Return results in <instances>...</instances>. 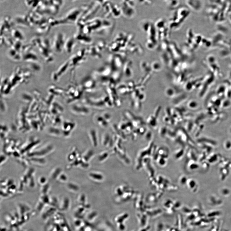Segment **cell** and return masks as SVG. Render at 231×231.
I'll return each mask as SVG.
<instances>
[{
  "label": "cell",
  "mask_w": 231,
  "mask_h": 231,
  "mask_svg": "<svg viewBox=\"0 0 231 231\" xmlns=\"http://www.w3.org/2000/svg\"><path fill=\"white\" fill-rule=\"evenodd\" d=\"M74 110L75 111V113L80 115H86L89 114L90 113L89 109L81 105H77L74 107Z\"/></svg>",
  "instance_id": "cell-1"
},
{
  "label": "cell",
  "mask_w": 231,
  "mask_h": 231,
  "mask_svg": "<svg viewBox=\"0 0 231 231\" xmlns=\"http://www.w3.org/2000/svg\"><path fill=\"white\" fill-rule=\"evenodd\" d=\"M94 120L96 122L99 126L106 127L108 126V122L103 117L102 115H96L95 117Z\"/></svg>",
  "instance_id": "cell-2"
},
{
  "label": "cell",
  "mask_w": 231,
  "mask_h": 231,
  "mask_svg": "<svg viewBox=\"0 0 231 231\" xmlns=\"http://www.w3.org/2000/svg\"><path fill=\"white\" fill-rule=\"evenodd\" d=\"M89 136L93 143L97 144V142L98 134L96 131L94 129H90L88 132Z\"/></svg>",
  "instance_id": "cell-3"
},
{
  "label": "cell",
  "mask_w": 231,
  "mask_h": 231,
  "mask_svg": "<svg viewBox=\"0 0 231 231\" xmlns=\"http://www.w3.org/2000/svg\"><path fill=\"white\" fill-rule=\"evenodd\" d=\"M104 118V119L106 120L108 122L110 121L111 119V117L110 114L108 113H105L101 114Z\"/></svg>",
  "instance_id": "cell-4"
},
{
  "label": "cell",
  "mask_w": 231,
  "mask_h": 231,
  "mask_svg": "<svg viewBox=\"0 0 231 231\" xmlns=\"http://www.w3.org/2000/svg\"><path fill=\"white\" fill-rule=\"evenodd\" d=\"M221 193L223 196H226L228 195L230 193V190L228 189L224 188L221 189Z\"/></svg>",
  "instance_id": "cell-5"
}]
</instances>
